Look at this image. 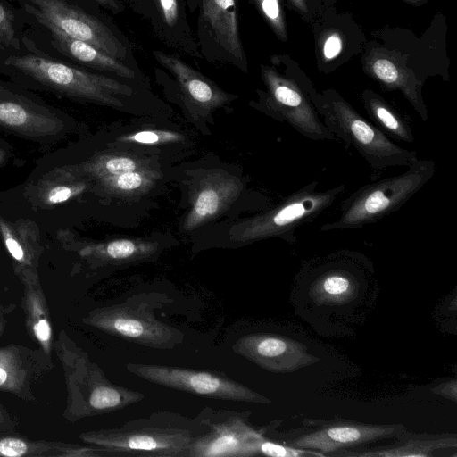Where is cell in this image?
<instances>
[{
    "mask_svg": "<svg viewBox=\"0 0 457 457\" xmlns=\"http://www.w3.org/2000/svg\"><path fill=\"white\" fill-rule=\"evenodd\" d=\"M206 431L201 411L187 417L159 411L118 427L86 431L79 437L85 444L107 449L113 457H180Z\"/></svg>",
    "mask_w": 457,
    "mask_h": 457,
    "instance_id": "obj_1",
    "label": "cell"
},
{
    "mask_svg": "<svg viewBox=\"0 0 457 457\" xmlns=\"http://www.w3.org/2000/svg\"><path fill=\"white\" fill-rule=\"evenodd\" d=\"M67 392L63 418L74 423L82 419L122 410L145 398L141 392L112 383L64 329L54 340Z\"/></svg>",
    "mask_w": 457,
    "mask_h": 457,
    "instance_id": "obj_2",
    "label": "cell"
},
{
    "mask_svg": "<svg viewBox=\"0 0 457 457\" xmlns=\"http://www.w3.org/2000/svg\"><path fill=\"white\" fill-rule=\"evenodd\" d=\"M3 66L22 86L106 106L121 108L123 103L118 96L133 94L130 87L118 80L85 71L37 52L8 54Z\"/></svg>",
    "mask_w": 457,
    "mask_h": 457,
    "instance_id": "obj_3",
    "label": "cell"
},
{
    "mask_svg": "<svg viewBox=\"0 0 457 457\" xmlns=\"http://www.w3.org/2000/svg\"><path fill=\"white\" fill-rule=\"evenodd\" d=\"M307 93L327 129L346 145L355 148L374 173L390 167H408L418 160L416 151L394 143L337 92L329 90L320 95L307 89Z\"/></svg>",
    "mask_w": 457,
    "mask_h": 457,
    "instance_id": "obj_4",
    "label": "cell"
},
{
    "mask_svg": "<svg viewBox=\"0 0 457 457\" xmlns=\"http://www.w3.org/2000/svg\"><path fill=\"white\" fill-rule=\"evenodd\" d=\"M403 173L365 184L343 200L337 220L320 231L362 228L398 211L435 175L433 160H417Z\"/></svg>",
    "mask_w": 457,
    "mask_h": 457,
    "instance_id": "obj_5",
    "label": "cell"
},
{
    "mask_svg": "<svg viewBox=\"0 0 457 457\" xmlns=\"http://www.w3.org/2000/svg\"><path fill=\"white\" fill-rule=\"evenodd\" d=\"M319 182L311 181L265 212L229 228L231 241L248 244L278 237L289 245L297 242L298 228L316 220L345 192V185L317 190Z\"/></svg>",
    "mask_w": 457,
    "mask_h": 457,
    "instance_id": "obj_6",
    "label": "cell"
},
{
    "mask_svg": "<svg viewBox=\"0 0 457 457\" xmlns=\"http://www.w3.org/2000/svg\"><path fill=\"white\" fill-rule=\"evenodd\" d=\"M162 297V296H161ZM146 294H138L124 302L91 310L82 322L111 336L159 350H171L180 345L184 334L156 318L160 308Z\"/></svg>",
    "mask_w": 457,
    "mask_h": 457,
    "instance_id": "obj_7",
    "label": "cell"
},
{
    "mask_svg": "<svg viewBox=\"0 0 457 457\" xmlns=\"http://www.w3.org/2000/svg\"><path fill=\"white\" fill-rule=\"evenodd\" d=\"M131 374L168 388L217 400L267 404L271 400L219 370L129 362Z\"/></svg>",
    "mask_w": 457,
    "mask_h": 457,
    "instance_id": "obj_8",
    "label": "cell"
},
{
    "mask_svg": "<svg viewBox=\"0 0 457 457\" xmlns=\"http://www.w3.org/2000/svg\"><path fill=\"white\" fill-rule=\"evenodd\" d=\"M0 129L28 140L50 143L63 137L70 123L61 110L19 85L0 80Z\"/></svg>",
    "mask_w": 457,
    "mask_h": 457,
    "instance_id": "obj_9",
    "label": "cell"
},
{
    "mask_svg": "<svg viewBox=\"0 0 457 457\" xmlns=\"http://www.w3.org/2000/svg\"><path fill=\"white\" fill-rule=\"evenodd\" d=\"M207 431L196 437L180 457H251L258 455L263 433L249 422L250 411H201Z\"/></svg>",
    "mask_w": 457,
    "mask_h": 457,
    "instance_id": "obj_10",
    "label": "cell"
},
{
    "mask_svg": "<svg viewBox=\"0 0 457 457\" xmlns=\"http://www.w3.org/2000/svg\"><path fill=\"white\" fill-rule=\"evenodd\" d=\"M262 79L268 89L259 104L263 112L278 121L287 122L309 139H337L324 125L307 90L268 67L262 68Z\"/></svg>",
    "mask_w": 457,
    "mask_h": 457,
    "instance_id": "obj_11",
    "label": "cell"
},
{
    "mask_svg": "<svg viewBox=\"0 0 457 457\" xmlns=\"http://www.w3.org/2000/svg\"><path fill=\"white\" fill-rule=\"evenodd\" d=\"M26 9L40 25L52 26L117 60L126 57V47L110 28L66 0H29Z\"/></svg>",
    "mask_w": 457,
    "mask_h": 457,
    "instance_id": "obj_12",
    "label": "cell"
},
{
    "mask_svg": "<svg viewBox=\"0 0 457 457\" xmlns=\"http://www.w3.org/2000/svg\"><path fill=\"white\" fill-rule=\"evenodd\" d=\"M316 429L287 441V445L323 453L325 456L374 441L397 437L407 430L403 424H366L341 419L304 420Z\"/></svg>",
    "mask_w": 457,
    "mask_h": 457,
    "instance_id": "obj_13",
    "label": "cell"
},
{
    "mask_svg": "<svg viewBox=\"0 0 457 457\" xmlns=\"http://www.w3.org/2000/svg\"><path fill=\"white\" fill-rule=\"evenodd\" d=\"M232 351L274 373H289L320 361L303 343L286 336L252 333L239 337Z\"/></svg>",
    "mask_w": 457,
    "mask_h": 457,
    "instance_id": "obj_14",
    "label": "cell"
},
{
    "mask_svg": "<svg viewBox=\"0 0 457 457\" xmlns=\"http://www.w3.org/2000/svg\"><path fill=\"white\" fill-rule=\"evenodd\" d=\"M242 180L221 170H210L195 179L190 193V209L183 229L192 231L219 217L239 197Z\"/></svg>",
    "mask_w": 457,
    "mask_h": 457,
    "instance_id": "obj_15",
    "label": "cell"
},
{
    "mask_svg": "<svg viewBox=\"0 0 457 457\" xmlns=\"http://www.w3.org/2000/svg\"><path fill=\"white\" fill-rule=\"evenodd\" d=\"M53 368V361L38 348L13 343L0 346V391L35 403L33 386Z\"/></svg>",
    "mask_w": 457,
    "mask_h": 457,
    "instance_id": "obj_16",
    "label": "cell"
},
{
    "mask_svg": "<svg viewBox=\"0 0 457 457\" xmlns=\"http://www.w3.org/2000/svg\"><path fill=\"white\" fill-rule=\"evenodd\" d=\"M365 257L358 253L341 251L330 254L312 284V295L320 304L336 305L347 303L356 293L355 272L364 264Z\"/></svg>",
    "mask_w": 457,
    "mask_h": 457,
    "instance_id": "obj_17",
    "label": "cell"
},
{
    "mask_svg": "<svg viewBox=\"0 0 457 457\" xmlns=\"http://www.w3.org/2000/svg\"><path fill=\"white\" fill-rule=\"evenodd\" d=\"M22 285L21 305L29 337L52 361L54 336L49 306L40 283L37 270L15 274Z\"/></svg>",
    "mask_w": 457,
    "mask_h": 457,
    "instance_id": "obj_18",
    "label": "cell"
},
{
    "mask_svg": "<svg viewBox=\"0 0 457 457\" xmlns=\"http://www.w3.org/2000/svg\"><path fill=\"white\" fill-rule=\"evenodd\" d=\"M0 236L12 261L14 273L37 270L43 245L35 222L0 216Z\"/></svg>",
    "mask_w": 457,
    "mask_h": 457,
    "instance_id": "obj_19",
    "label": "cell"
},
{
    "mask_svg": "<svg viewBox=\"0 0 457 457\" xmlns=\"http://www.w3.org/2000/svg\"><path fill=\"white\" fill-rule=\"evenodd\" d=\"M0 456L108 457L106 449L61 441L34 440L15 433H0Z\"/></svg>",
    "mask_w": 457,
    "mask_h": 457,
    "instance_id": "obj_20",
    "label": "cell"
},
{
    "mask_svg": "<svg viewBox=\"0 0 457 457\" xmlns=\"http://www.w3.org/2000/svg\"><path fill=\"white\" fill-rule=\"evenodd\" d=\"M159 244L141 238H118L88 243L79 248V255L93 267L120 266L141 262L155 255Z\"/></svg>",
    "mask_w": 457,
    "mask_h": 457,
    "instance_id": "obj_21",
    "label": "cell"
},
{
    "mask_svg": "<svg viewBox=\"0 0 457 457\" xmlns=\"http://www.w3.org/2000/svg\"><path fill=\"white\" fill-rule=\"evenodd\" d=\"M154 54L175 76L184 94L200 109L211 112L229 100V95L178 57L160 52Z\"/></svg>",
    "mask_w": 457,
    "mask_h": 457,
    "instance_id": "obj_22",
    "label": "cell"
},
{
    "mask_svg": "<svg viewBox=\"0 0 457 457\" xmlns=\"http://www.w3.org/2000/svg\"><path fill=\"white\" fill-rule=\"evenodd\" d=\"M394 445L367 451L340 450L331 456L346 457H433L434 452L455 449L456 434H416L408 430L397 436Z\"/></svg>",
    "mask_w": 457,
    "mask_h": 457,
    "instance_id": "obj_23",
    "label": "cell"
},
{
    "mask_svg": "<svg viewBox=\"0 0 457 457\" xmlns=\"http://www.w3.org/2000/svg\"><path fill=\"white\" fill-rule=\"evenodd\" d=\"M50 36L52 47L58 53L85 66L133 79L135 72L117 60L86 42L71 38L49 25H41Z\"/></svg>",
    "mask_w": 457,
    "mask_h": 457,
    "instance_id": "obj_24",
    "label": "cell"
},
{
    "mask_svg": "<svg viewBox=\"0 0 457 457\" xmlns=\"http://www.w3.org/2000/svg\"><path fill=\"white\" fill-rule=\"evenodd\" d=\"M91 187V183L68 166L55 168L37 180L30 196L37 204H64Z\"/></svg>",
    "mask_w": 457,
    "mask_h": 457,
    "instance_id": "obj_25",
    "label": "cell"
},
{
    "mask_svg": "<svg viewBox=\"0 0 457 457\" xmlns=\"http://www.w3.org/2000/svg\"><path fill=\"white\" fill-rule=\"evenodd\" d=\"M203 16L218 42L236 58L243 60L235 0H201Z\"/></svg>",
    "mask_w": 457,
    "mask_h": 457,
    "instance_id": "obj_26",
    "label": "cell"
},
{
    "mask_svg": "<svg viewBox=\"0 0 457 457\" xmlns=\"http://www.w3.org/2000/svg\"><path fill=\"white\" fill-rule=\"evenodd\" d=\"M369 72L384 88L400 90L418 112L422 121H427L428 112L423 101L420 81L413 74L388 59H377L369 64Z\"/></svg>",
    "mask_w": 457,
    "mask_h": 457,
    "instance_id": "obj_27",
    "label": "cell"
},
{
    "mask_svg": "<svg viewBox=\"0 0 457 457\" xmlns=\"http://www.w3.org/2000/svg\"><path fill=\"white\" fill-rule=\"evenodd\" d=\"M90 183L101 179L150 168V161L128 153H101L78 164L69 165Z\"/></svg>",
    "mask_w": 457,
    "mask_h": 457,
    "instance_id": "obj_28",
    "label": "cell"
},
{
    "mask_svg": "<svg viewBox=\"0 0 457 457\" xmlns=\"http://www.w3.org/2000/svg\"><path fill=\"white\" fill-rule=\"evenodd\" d=\"M363 106L369 120L390 139L414 142L411 127L405 117L374 91L362 95Z\"/></svg>",
    "mask_w": 457,
    "mask_h": 457,
    "instance_id": "obj_29",
    "label": "cell"
},
{
    "mask_svg": "<svg viewBox=\"0 0 457 457\" xmlns=\"http://www.w3.org/2000/svg\"><path fill=\"white\" fill-rule=\"evenodd\" d=\"M159 178L160 174L156 170L146 168L101 179L94 182L108 195L132 197L146 194L154 187Z\"/></svg>",
    "mask_w": 457,
    "mask_h": 457,
    "instance_id": "obj_30",
    "label": "cell"
},
{
    "mask_svg": "<svg viewBox=\"0 0 457 457\" xmlns=\"http://www.w3.org/2000/svg\"><path fill=\"white\" fill-rule=\"evenodd\" d=\"M21 40L16 26L15 15L0 2V50H21Z\"/></svg>",
    "mask_w": 457,
    "mask_h": 457,
    "instance_id": "obj_31",
    "label": "cell"
},
{
    "mask_svg": "<svg viewBox=\"0 0 457 457\" xmlns=\"http://www.w3.org/2000/svg\"><path fill=\"white\" fill-rule=\"evenodd\" d=\"M258 455L274 457L325 456L323 453L316 451L276 443L268 439L264 434L258 444Z\"/></svg>",
    "mask_w": 457,
    "mask_h": 457,
    "instance_id": "obj_32",
    "label": "cell"
},
{
    "mask_svg": "<svg viewBox=\"0 0 457 457\" xmlns=\"http://www.w3.org/2000/svg\"><path fill=\"white\" fill-rule=\"evenodd\" d=\"M118 140L127 143L161 145L179 142L183 140V137L177 132L159 129H147L122 136L119 137Z\"/></svg>",
    "mask_w": 457,
    "mask_h": 457,
    "instance_id": "obj_33",
    "label": "cell"
},
{
    "mask_svg": "<svg viewBox=\"0 0 457 457\" xmlns=\"http://www.w3.org/2000/svg\"><path fill=\"white\" fill-rule=\"evenodd\" d=\"M253 2L278 37L286 40V24L279 0H253Z\"/></svg>",
    "mask_w": 457,
    "mask_h": 457,
    "instance_id": "obj_34",
    "label": "cell"
},
{
    "mask_svg": "<svg viewBox=\"0 0 457 457\" xmlns=\"http://www.w3.org/2000/svg\"><path fill=\"white\" fill-rule=\"evenodd\" d=\"M342 39L337 33L331 34L323 46V54L327 60L336 58L342 50Z\"/></svg>",
    "mask_w": 457,
    "mask_h": 457,
    "instance_id": "obj_35",
    "label": "cell"
},
{
    "mask_svg": "<svg viewBox=\"0 0 457 457\" xmlns=\"http://www.w3.org/2000/svg\"><path fill=\"white\" fill-rule=\"evenodd\" d=\"M165 22L172 27L178 20L177 0H159Z\"/></svg>",
    "mask_w": 457,
    "mask_h": 457,
    "instance_id": "obj_36",
    "label": "cell"
},
{
    "mask_svg": "<svg viewBox=\"0 0 457 457\" xmlns=\"http://www.w3.org/2000/svg\"><path fill=\"white\" fill-rule=\"evenodd\" d=\"M16 418L0 403V433H15Z\"/></svg>",
    "mask_w": 457,
    "mask_h": 457,
    "instance_id": "obj_37",
    "label": "cell"
},
{
    "mask_svg": "<svg viewBox=\"0 0 457 457\" xmlns=\"http://www.w3.org/2000/svg\"><path fill=\"white\" fill-rule=\"evenodd\" d=\"M456 380H450L448 382L440 384L436 387L432 388L431 390L436 394L440 395L445 398L451 399L453 401H456Z\"/></svg>",
    "mask_w": 457,
    "mask_h": 457,
    "instance_id": "obj_38",
    "label": "cell"
},
{
    "mask_svg": "<svg viewBox=\"0 0 457 457\" xmlns=\"http://www.w3.org/2000/svg\"><path fill=\"white\" fill-rule=\"evenodd\" d=\"M103 7L111 10L114 12H118L121 10L119 4L116 2V0H94Z\"/></svg>",
    "mask_w": 457,
    "mask_h": 457,
    "instance_id": "obj_39",
    "label": "cell"
},
{
    "mask_svg": "<svg viewBox=\"0 0 457 457\" xmlns=\"http://www.w3.org/2000/svg\"><path fill=\"white\" fill-rule=\"evenodd\" d=\"M5 143L0 142V167L4 165L11 155L10 150Z\"/></svg>",
    "mask_w": 457,
    "mask_h": 457,
    "instance_id": "obj_40",
    "label": "cell"
},
{
    "mask_svg": "<svg viewBox=\"0 0 457 457\" xmlns=\"http://www.w3.org/2000/svg\"><path fill=\"white\" fill-rule=\"evenodd\" d=\"M292 4L302 12H307V5L305 0H290Z\"/></svg>",
    "mask_w": 457,
    "mask_h": 457,
    "instance_id": "obj_41",
    "label": "cell"
},
{
    "mask_svg": "<svg viewBox=\"0 0 457 457\" xmlns=\"http://www.w3.org/2000/svg\"><path fill=\"white\" fill-rule=\"evenodd\" d=\"M7 321L4 319L3 313L0 312V337L3 336L5 328H6Z\"/></svg>",
    "mask_w": 457,
    "mask_h": 457,
    "instance_id": "obj_42",
    "label": "cell"
},
{
    "mask_svg": "<svg viewBox=\"0 0 457 457\" xmlns=\"http://www.w3.org/2000/svg\"><path fill=\"white\" fill-rule=\"evenodd\" d=\"M406 2H409V3H411V4H417L419 3L420 0H404Z\"/></svg>",
    "mask_w": 457,
    "mask_h": 457,
    "instance_id": "obj_43",
    "label": "cell"
}]
</instances>
